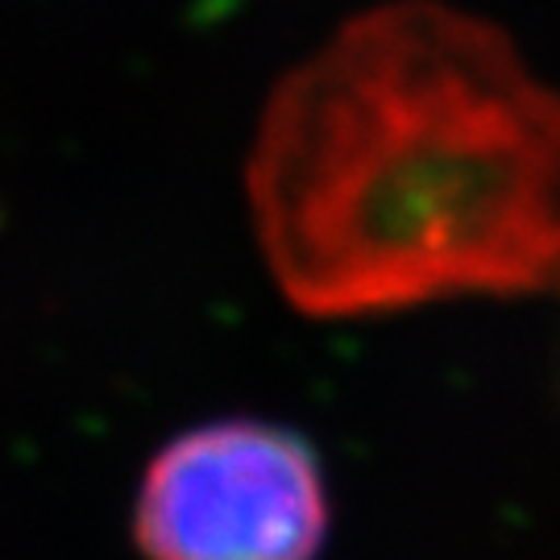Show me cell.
<instances>
[{
	"label": "cell",
	"instance_id": "obj_2",
	"mask_svg": "<svg viewBox=\"0 0 560 560\" xmlns=\"http://www.w3.org/2000/svg\"><path fill=\"white\" fill-rule=\"evenodd\" d=\"M133 536L145 560H316L328 536L320 460L258 420L196 428L150 460Z\"/></svg>",
	"mask_w": 560,
	"mask_h": 560
},
{
	"label": "cell",
	"instance_id": "obj_1",
	"mask_svg": "<svg viewBox=\"0 0 560 560\" xmlns=\"http://www.w3.org/2000/svg\"><path fill=\"white\" fill-rule=\"evenodd\" d=\"M291 307L358 320L560 291V92L486 18L386 0L282 75L245 162Z\"/></svg>",
	"mask_w": 560,
	"mask_h": 560
}]
</instances>
